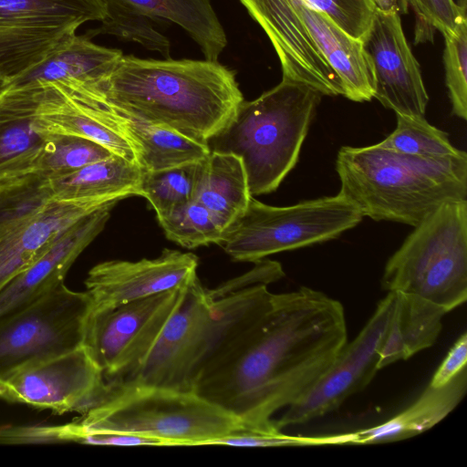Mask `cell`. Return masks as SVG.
Segmentation results:
<instances>
[{"mask_svg":"<svg viewBox=\"0 0 467 467\" xmlns=\"http://www.w3.org/2000/svg\"><path fill=\"white\" fill-rule=\"evenodd\" d=\"M348 342L342 304L301 286L275 294L259 325L196 379L193 390L249 430L275 433L272 417L300 400Z\"/></svg>","mask_w":467,"mask_h":467,"instance_id":"obj_1","label":"cell"},{"mask_svg":"<svg viewBox=\"0 0 467 467\" xmlns=\"http://www.w3.org/2000/svg\"><path fill=\"white\" fill-rule=\"evenodd\" d=\"M101 89L118 111L203 144L244 100L235 73L207 59L123 55Z\"/></svg>","mask_w":467,"mask_h":467,"instance_id":"obj_2","label":"cell"},{"mask_svg":"<svg viewBox=\"0 0 467 467\" xmlns=\"http://www.w3.org/2000/svg\"><path fill=\"white\" fill-rule=\"evenodd\" d=\"M339 193L374 221L416 226L441 204L467 200V154L425 158L378 143L343 146L336 159Z\"/></svg>","mask_w":467,"mask_h":467,"instance_id":"obj_3","label":"cell"},{"mask_svg":"<svg viewBox=\"0 0 467 467\" xmlns=\"http://www.w3.org/2000/svg\"><path fill=\"white\" fill-rule=\"evenodd\" d=\"M322 96L282 78L257 99L244 100L206 145L241 159L252 196L273 192L296 166Z\"/></svg>","mask_w":467,"mask_h":467,"instance_id":"obj_4","label":"cell"},{"mask_svg":"<svg viewBox=\"0 0 467 467\" xmlns=\"http://www.w3.org/2000/svg\"><path fill=\"white\" fill-rule=\"evenodd\" d=\"M106 385L101 400L78 419L87 428L145 436L164 446L211 445L248 429L238 417L194 390Z\"/></svg>","mask_w":467,"mask_h":467,"instance_id":"obj_5","label":"cell"},{"mask_svg":"<svg viewBox=\"0 0 467 467\" xmlns=\"http://www.w3.org/2000/svg\"><path fill=\"white\" fill-rule=\"evenodd\" d=\"M382 289L418 296L447 312L467 299V200L441 204L386 263Z\"/></svg>","mask_w":467,"mask_h":467,"instance_id":"obj_6","label":"cell"},{"mask_svg":"<svg viewBox=\"0 0 467 467\" xmlns=\"http://www.w3.org/2000/svg\"><path fill=\"white\" fill-rule=\"evenodd\" d=\"M363 218L339 192L290 206H272L254 196L234 220L219 244L237 262L255 263L268 255L338 237Z\"/></svg>","mask_w":467,"mask_h":467,"instance_id":"obj_7","label":"cell"},{"mask_svg":"<svg viewBox=\"0 0 467 467\" xmlns=\"http://www.w3.org/2000/svg\"><path fill=\"white\" fill-rule=\"evenodd\" d=\"M89 295L65 284L0 317V380L17 369L83 346Z\"/></svg>","mask_w":467,"mask_h":467,"instance_id":"obj_8","label":"cell"},{"mask_svg":"<svg viewBox=\"0 0 467 467\" xmlns=\"http://www.w3.org/2000/svg\"><path fill=\"white\" fill-rule=\"evenodd\" d=\"M107 14L105 0H0V78L6 82L36 67L81 25Z\"/></svg>","mask_w":467,"mask_h":467,"instance_id":"obj_9","label":"cell"},{"mask_svg":"<svg viewBox=\"0 0 467 467\" xmlns=\"http://www.w3.org/2000/svg\"><path fill=\"white\" fill-rule=\"evenodd\" d=\"M185 287L90 311L83 347L107 384L128 378L143 362L182 301Z\"/></svg>","mask_w":467,"mask_h":467,"instance_id":"obj_10","label":"cell"},{"mask_svg":"<svg viewBox=\"0 0 467 467\" xmlns=\"http://www.w3.org/2000/svg\"><path fill=\"white\" fill-rule=\"evenodd\" d=\"M213 315L211 290L203 287L197 276L185 288L182 301L143 362L128 378L112 385L193 390L209 344Z\"/></svg>","mask_w":467,"mask_h":467,"instance_id":"obj_11","label":"cell"},{"mask_svg":"<svg viewBox=\"0 0 467 467\" xmlns=\"http://www.w3.org/2000/svg\"><path fill=\"white\" fill-rule=\"evenodd\" d=\"M106 391L102 371L83 346L25 366L0 380V399L57 414H83Z\"/></svg>","mask_w":467,"mask_h":467,"instance_id":"obj_12","label":"cell"},{"mask_svg":"<svg viewBox=\"0 0 467 467\" xmlns=\"http://www.w3.org/2000/svg\"><path fill=\"white\" fill-rule=\"evenodd\" d=\"M395 303L387 293L356 337L344 346L327 371L282 416L273 420L279 431L303 424L337 410L348 398L362 390L379 371L378 362Z\"/></svg>","mask_w":467,"mask_h":467,"instance_id":"obj_13","label":"cell"},{"mask_svg":"<svg viewBox=\"0 0 467 467\" xmlns=\"http://www.w3.org/2000/svg\"><path fill=\"white\" fill-rule=\"evenodd\" d=\"M360 41L374 80V99L395 114L424 117L429 96L400 12L377 8Z\"/></svg>","mask_w":467,"mask_h":467,"instance_id":"obj_14","label":"cell"},{"mask_svg":"<svg viewBox=\"0 0 467 467\" xmlns=\"http://www.w3.org/2000/svg\"><path fill=\"white\" fill-rule=\"evenodd\" d=\"M197 266L195 254L171 249H164L153 259L101 262L88 271L85 280L91 311L185 287L197 277Z\"/></svg>","mask_w":467,"mask_h":467,"instance_id":"obj_15","label":"cell"},{"mask_svg":"<svg viewBox=\"0 0 467 467\" xmlns=\"http://www.w3.org/2000/svg\"><path fill=\"white\" fill-rule=\"evenodd\" d=\"M262 27L279 58L283 78L326 96H343L341 82L311 38L293 0H239Z\"/></svg>","mask_w":467,"mask_h":467,"instance_id":"obj_16","label":"cell"},{"mask_svg":"<svg viewBox=\"0 0 467 467\" xmlns=\"http://www.w3.org/2000/svg\"><path fill=\"white\" fill-rule=\"evenodd\" d=\"M109 199H49L22 218L0 222V291L55 242Z\"/></svg>","mask_w":467,"mask_h":467,"instance_id":"obj_17","label":"cell"},{"mask_svg":"<svg viewBox=\"0 0 467 467\" xmlns=\"http://www.w3.org/2000/svg\"><path fill=\"white\" fill-rule=\"evenodd\" d=\"M118 202H111L83 218L42 256L15 276L0 291V317L30 304L64 284L69 268L104 229Z\"/></svg>","mask_w":467,"mask_h":467,"instance_id":"obj_18","label":"cell"},{"mask_svg":"<svg viewBox=\"0 0 467 467\" xmlns=\"http://www.w3.org/2000/svg\"><path fill=\"white\" fill-rule=\"evenodd\" d=\"M35 100L24 84L0 90V186L37 171L48 135L34 126Z\"/></svg>","mask_w":467,"mask_h":467,"instance_id":"obj_19","label":"cell"},{"mask_svg":"<svg viewBox=\"0 0 467 467\" xmlns=\"http://www.w3.org/2000/svg\"><path fill=\"white\" fill-rule=\"evenodd\" d=\"M293 2L311 38L337 75L343 96L356 102L370 101L375 85L361 41L345 33L303 0Z\"/></svg>","mask_w":467,"mask_h":467,"instance_id":"obj_20","label":"cell"},{"mask_svg":"<svg viewBox=\"0 0 467 467\" xmlns=\"http://www.w3.org/2000/svg\"><path fill=\"white\" fill-rule=\"evenodd\" d=\"M466 390L465 367L441 387L428 385L413 403L387 421L350 432V444L388 443L424 432L448 416L460 404Z\"/></svg>","mask_w":467,"mask_h":467,"instance_id":"obj_21","label":"cell"},{"mask_svg":"<svg viewBox=\"0 0 467 467\" xmlns=\"http://www.w3.org/2000/svg\"><path fill=\"white\" fill-rule=\"evenodd\" d=\"M141 169L118 155L63 172H35L42 189L57 199H88L135 195Z\"/></svg>","mask_w":467,"mask_h":467,"instance_id":"obj_22","label":"cell"},{"mask_svg":"<svg viewBox=\"0 0 467 467\" xmlns=\"http://www.w3.org/2000/svg\"><path fill=\"white\" fill-rule=\"evenodd\" d=\"M393 294L394 308L379 349V370L433 346L448 313L418 296Z\"/></svg>","mask_w":467,"mask_h":467,"instance_id":"obj_23","label":"cell"},{"mask_svg":"<svg viewBox=\"0 0 467 467\" xmlns=\"http://www.w3.org/2000/svg\"><path fill=\"white\" fill-rule=\"evenodd\" d=\"M118 130L130 142L136 163L142 171L174 168L204 160L206 144L192 140L166 126L140 120L115 109Z\"/></svg>","mask_w":467,"mask_h":467,"instance_id":"obj_24","label":"cell"},{"mask_svg":"<svg viewBox=\"0 0 467 467\" xmlns=\"http://www.w3.org/2000/svg\"><path fill=\"white\" fill-rule=\"evenodd\" d=\"M251 197L241 159L230 153L210 151L202 161L194 201L227 227L244 213Z\"/></svg>","mask_w":467,"mask_h":467,"instance_id":"obj_25","label":"cell"},{"mask_svg":"<svg viewBox=\"0 0 467 467\" xmlns=\"http://www.w3.org/2000/svg\"><path fill=\"white\" fill-rule=\"evenodd\" d=\"M123 53L93 43L76 35L44 62L9 81L53 80L71 78L90 84H103L113 72Z\"/></svg>","mask_w":467,"mask_h":467,"instance_id":"obj_26","label":"cell"},{"mask_svg":"<svg viewBox=\"0 0 467 467\" xmlns=\"http://www.w3.org/2000/svg\"><path fill=\"white\" fill-rule=\"evenodd\" d=\"M152 19H164L184 29L205 59L216 61L227 45L224 29L210 0H119Z\"/></svg>","mask_w":467,"mask_h":467,"instance_id":"obj_27","label":"cell"},{"mask_svg":"<svg viewBox=\"0 0 467 467\" xmlns=\"http://www.w3.org/2000/svg\"><path fill=\"white\" fill-rule=\"evenodd\" d=\"M202 161L166 170L142 171L135 195L146 198L157 216L193 201Z\"/></svg>","mask_w":467,"mask_h":467,"instance_id":"obj_28","label":"cell"},{"mask_svg":"<svg viewBox=\"0 0 467 467\" xmlns=\"http://www.w3.org/2000/svg\"><path fill=\"white\" fill-rule=\"evenodd\" d=\"M157 218L167 238L187 249L219 244L226 228L210 210L194 200Z\"/></svg>","mask_w":467,"mask_h":467,"instance_id":"obj_29","label":"cell"},{"mask_svg":"<svg viewBox=\"0 0 467 467\" xmlns=\"http://www.w3.org/2000/svg\"><path fill=\"white\" fill-rule=\"evenodd\" d=\"M395 130L378 144L413 156L442 158L462 150L450 141L448 133L431 125L424 117L396 114Z\"/></svg>","mask_w":467,"mask_h":467,"instance_id":"obj_30","label":"cell"},{"mask_svg":"<svg viewBox=\"0 0 467 467\" xmlns=\"http://www.w3.org/2000/svg\"><path fill=\"white\" fill-rule=\"evenodd\" d=\"M108 14L101 25L88 31V38L100 34L113 35L125 40L136 42L144 47L158 51L164 58H171V43L154 29L150 18L119 0H105Z\"/></svg>","mask_w":467,"mask_h":467,"instance_id":"obj_31","label":"cell"},{"mask_svg":"<svg viewBox=\"0 0 467 467\" xmlns=\"http://www.w3.org/2000/svg\"><path fill=\"white\" fill-rule=\"evenodd\" d=\"M111 155L102 145L82 137L48 135L36 172L70 171Z\"/></svg>","mask_w":467,"mask_h":467,"instance_id":"obj_32","label":"cell"},{"mask_svg":"<svg viewBox=\"0 0 467 467\" xmlns=\"http://www.w3.org/2000/svg\"><path fill=\"white\" fill-rule=\"evenodd\" d=\"M443 63L445 82L452 113L467 119V20L456 33L444 36Z\"/></svg>","mask_w":467,"mask_h":467,"instance_id":"obj_33","label":"cell"},{"mask_svg":"<svg viewBox=\"0 0 467 467\" xmlns=\"http://www.w3.org/2000/svg\"><path fill=\"white\" fill-rule=\"evenodd\" d=\"M350 444V432L324 436H293L282 433L262 432L249 429L234 431L214 440L211 445L234 447H285Z\"/></svg>","mask_w":467,"mask_h":467,"instance_id":"obj_34","label":"cell"},{"mask_svg":"<svg viewBox=\"0 0 467 467\" xmlns=\"http://www.w3.org/2000/svg\"><path fill=\"white\" fill-rule=\"evenodd\" d=\"M327 16L350 36L361 40L368 30L377 6L373 0H303Z\"/></svg>","mask_w":467,"mask_h":467,"instance_id":"obj_35","label":"cell"},{"mask_svg":"<svg viewBox=\"0 0 467 467\" xmlns=\"http://www.w3.org/2000/svg\"><path fill=\"white\" fill-rule=\"evenodd\" d=\"M418 16L429 26L439 30L443 36L456 33L467 20L465 5L454 0H407Z\"/></svg>","mask_w":467,"mask_h":467,"instance_id":"obj_36","label":"cell"},{"mask_svg":"<svg viewBox=\"0 0 467 467\" xmlns=\"http://www.w3.org/2000/svg\"><path fill=\"white\" fill-rule=\"evenodd\" d=\"M467 361V334L464 332L455 341L442 360L429 385L441 387L448 383L455 375L466 367Z\"/></svg>","mask_w":467,"mask_h":467,"instance_id":"obj_37","label":"cell"},{"mask_svg":"<svg viewBox=\"0 0 467 467\" xmlns=\"http://www.w3.org/2000/svg\"><path fill=\"white\" fill-rule=\"evenodd\" d=\"M377 8L382 11L398 10L400 13L407 12L408 4L405 0H373Z\"/></svg>","mask_w":467,"mask_h":467,"instance_id":"obj_38","label":"cell"},{"mask_svg":"<svg viewBox=\"0 0 467 467\" xmlns=\"http://www.w3.org/2000/svg\"><path fill=\"white\" fill-rule=\"evenodd\" d=\"M5 84V80H4L3 78H0V90L4 88Z\"/></svg>","mask_w":467,"mask_h":467,"instance_id":"obj_39","label":"cell"},{"mask_svg":"<svg viewBox=\"0 0 467 467\" xmlns=\"http://www.w3.org/2000/svg\"><path fill=\"white\" fill-rule=\"evenodd\" d=\"M405 2L408 4L407 0H405Z\"/></svg>","mask_w":467,"mask_h":467,"instance_id":"obj_40","label":"cell"}]
</instances>
